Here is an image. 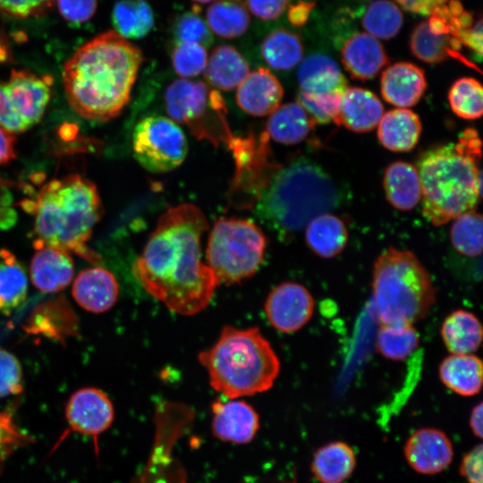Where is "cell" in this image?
Here are the masks:
<instances>
[{
	"label": "cell",
	"mask_w": 483,
	"mask_h": 483,
	"mask_svg": "<svg viewBox=\"0 0 483 483\" xmlns=\"http://www.w3.org/2000/svg\"><path fill=\"white\" fill-rule=\"evenodd\" d=\"M208 228L191 203L168 208L133 265L141 286L170 310L191 316L209 303L218 284L201 259V238Z\"/></svg>",
	"instance_id": "1"
},
{
	"label": "cell",
	"mask_w": 483,
	"mask_h": 483,
	"mask_svg": "<svg viewBox=\"0 0 483 483\" xmlns=\"http://www.w3.org/2000/svg\"><path fill=\"white\" fill-rule=\"evenodd\" d=\"M142 61L140 49L115 31L86 43L63 69L70 106L90 121L116 117L130 100Z\"/></svg>",
	"instance_id": "2"
},
{
	"label": "cell",
	"mask_w": 483,
	"mask_h": 483,
	"mask_svg": "<svg viewBox=\"0 0 483 483\" xmlns=\"http://www.w3.org/2000/svg\"><path fill=\"white\" fill-rule=\"evenodd\" d=\"M481 141L474 129H466L458 142L433 148L419 158L422 214L441 226L474 210L481 196Z\"/></svg>",
	"instance_id": "3"
},
{
	"label": "cell",
	"mask_w": 483,
	"mask_h": 483,
	"mask_svg": "<svg viewBox=\"0 0 483 483\" xmlns=\"http://www.w3.org/2000/svg\"><path fill=\"white\" fill-rule=\"evenodd\" d=\"M30 210L37 239L98 263V255L87 246L103 215L97 189L91 181L78 174L52 180L42 187Z\"/></svg>",
	"instance_id": "4"
},
{
	"label": "cell",
	"mask_w": 483,
	"mask_h": 483,
	"mask_svg": "<svg viewBox=\"0 0 483 483\" xmlns=\"http://www.w3.org/2000/svg\"><path fill=\"white\" fill-rule=\"evenodd\" d=\"M211 386L230 399L270 389L280 361L258 327L225 326L216 343L199 354Z\"/></svg>",
	"instance_id": "5"
},
{
	"label": "cell",
	"mask_w": 483,
	"mask_h": 483,
	"mask_svg": "<svg viewBox=\"0 0 483 483\" xmlns=\"http://www.w3.org/2000/svg\"><path fill=\"white\" fill-rule=\"evenodd\" d=\"M340 189L317 164L298 159L279 165L255 204L257 214L282 232L292 233L336 208Z\"/></svg>",
	"instance_id": "6"
},
{
	"label": "cell",
	"mask_w": 483,
	"mask_h": 483,
	"mask_svg": "<svg viewBox=\"0 0 483 483\" xmlns=\"http://www.w3.org/2000/svg\"><path fill=\"white\" fill-rule=\"evenodd\" d=\"M372 291L380 325H412L428 315L436 299L430 275L414 253L392 247L374 263Z\"/></svg>",
	"instance_id": "7"
},
{
	"label": "cell",
	"mask_w": 483,
	"mask_h": 483,
	"mask_svg": "<svg viewBox=\"0 0 483 483\" xmlns=\"http://www.w3.org/2000/svg\"><path fill=\"white\" fill-rule=\"evenodd\" d=\"M267 238L252 221L221 217L209 233L206 258L218 284H233L252 276L262 263Z\"/></svg>",
	"instance_id": "8"
},
{
	"label": "cell",
	"mask_w": 483,
	"mask_h": 483,
	"mask_svg": "<svg viewBox=\"0 0 483 483\" xmlns=\"http://www.w3.org/2000/svg\"><path fill=\"white\" fill-rule=\"evenodd\" d=\"M164 100L170 118L186 126L197 140L219 147L233 137L225 99L206 83L174 80L167 86Z\"/></svg>",
	"instance_id": "9"
},
{
	"label": "cell",
	"mask_w": 483,
	"mask_h": 483,
	"mask_svg": "<svg viewBox=\"0 0 483 483\" xmlns=\"http://www.w3.org/2000/svg\"><path fill=\"white\" fill-rule=\"evenodd\" d=\"M235 163L230 199L239 208H252L267 187L278 163L272 159L269 138L259 135L234 136L227 143Z\"/></svg>",
	"instance_id": "10"
},
{
	"label": "cell",
	"mask_w": 483,
	"mask_h": 483,
	"mask_svg": "<svg viewBox=\"0 0 483 483\" xmlns=\"http://www.w3.org/2000/svg\"><path fill=\"white\" fill-rule=\"evenodd\" d=\"M48 78L13 70L8 80L0 83V126L15 135L37 124L51 97Z\"/></svg>",
	"instance_id": "11"
},
{
	"label": "cell",
	"mask_w": 483,
	"mask_h": 483,
	"mask_svg": "<svg viewBox=\"0 0 483 483\" xmlns=\"http://www.w3.org/2000/svg\"><path fill=\"white\" fill-rule=\"evenodd\" d=\"M132 150L147 171L162 174L178 167L185 159L188 143L178 123L162 115H148L135 126Z\"/></svg>",
	"instance_id": "12"
},
{
	"label": "cell",
	"mask_w": 483,
	"mask_h": 483,
	"mask_svg": "<svg viewBox=\"0 0 483 483\" xmlns=\"http://www.w3.org/2000/svg\"><path fill=\"white\" fill-rule=\"evenodd\" d=\"M315 301L309 290L295 282H284L275 286L265 302L269 323L279 332L293 333L311 318Z\"/></svg>",
	"instance_id": "13"
},
{
	"label": "cell",
	"mask_w": 483,
	"mask_h": 483,
	"mask_svg": "<svg viewBox=\"0 0 483 483\" xmlns=\"http://www.w3.org/2000/svg\"><path fill=\"white\" fill-rule=\"evenodd\" d=\"M114 417L113 403L106 394L96 387H84L74 392L65 407L70 431L97 437L111 426Z\"/></svg>",
	"instance_id": "14"
},
{
	"label": "cell",
	"mask_w": 483,
	"mask_h": 483,
	"mask_svg": "<svg viewBox=\"0 0 483 483\" xmlns=\"http://www.w3.org/2000/svg\"><path fill=\"white\" fill-rule=\"evenodd\" d=\"M404 454L417 472L434 475L446 469L453 461V445L448 436L436 428H420L407 439Z\"/></svg>",
	"instance_id": "15"
},
{
	"label": "cell",
	"mask_w": 483,
	"mask_h": 483,
	"mask_svg": "<svg viewBox=\"0 0 483 483\" xmlns=\"http://www.w3.org/2000/svg\"><path fill=\"white\" fill-rule=\"evenodd\" d=\"M35 253L30 266V279L43 292H57L72 280L73 259L64 249L44 243L38 239L33 242Z\"/></svg>",
	"instance_id": "16"
},
{
	"label": "cell",
	"mask_w": 483,
	"mask_h": 483,
	"mask_svg": "<svg viewBox=\"0 0 483 483\" xmlns=\"http://www.w3.org/2000/svg\"><path fill=\"white\" fill-rule=\"evenodd\" d=\"M212 433L225 442L247 444L259 428L258 413L244 401H216L212 405Z\"/></svg>",
	"instance_id": "17"
},
{
	"label": "cell",
	"mask_w": 483,
	"mask_h": 483,
	"mask_svg": "<svg viewBox=\"0 0 483 483\" xmlns=\"http://www.w3.org/2000/svg\"><path fill=\"white\" fill-rule=\"evenodd\" d=\"M284 88L269 71L259 68L250 72L237 87L236 103L245 113L261 117L272 114L281 104Z\"/></svg>",
	"instance_id": "18"
},
{
	"label": "cell",
	"mask_w": 483,
	"mask_h": 483,
	"mask_svg": "<svg viewBox=\"0 0 483 483\" xmlns=\"http://www.w3.org/2000/svg\"><path fill=\"white\" fill-rule=\"evenodd\" d=\"M72 294L83 309L102 313L116 302L119 286L114 275L106 268L95 267L80 271L72 284Z\"/></svg>",
	"instance_id": "19"
},
{
	"label": "cell",
	"mask_w": 483,
	"mask_h": 483,
	"mask_svg": "<svg viewBox=\"0 0 483 483\" xmlns=\"http://www.w3.org/2000/svg\"><path fill=\"white\" fill-rule=\"evenodd\" d=\"M427 89L422 69L414 64L398 62L382 73L380 90L384 99L399 108L415 106Z\"/></svg>",
	"instance_id": "20"
},
{
	"label": "cell",
	"mask_w": 483,
	"mask_h": 483,
	"mask_svg": "<svg viewBox=\"0 0 483 483\" xmlns=\"http://www.w3.org/2000/svg\"><path fill=\"white\" fill-rule=\"evenodd\" d=\"M341 58L350 75L362 80L374 78L389 63L383 45L365 32L354 33L344 42Z\"/></svg>",
	"instance_id": "21"
},
{
	"label": "cell",
	"mask_w": 483,
	"mask_h": 483,
	"mask_svg": "<svg viewBox=\"0 0 483 483\" xmlns=\"http://www.w3.org/2000/svg\"><path fill=\"white\" fill-rule=\"evenodd\" d=\"M383 114L384 106L373 92L364 88L351 87L342 96L335 123L363 133L375 129Z\"/></svg>",
	"instance_id": "22"
},
{
	"label": "cell",
	"mask_w": 483,
	"mask_h": 483,
	"mask_svg": "<svg viewBox=\"0 0 483 483\" xmlns=\"http://www.w3.org/2000/svg\"><path fill=\"white\" fill-rule=\"evenodd\" d=\"M302 92L311 95L343 94L347 80L336 62L327 55L317 53L302 61L298 70Z\"/></svg>",
	"instance_id": "23"
},
{
	"label": "cell",
	"mask_w": 483,
	"mask_h": 483,
	"mask_svg": "<svg viewBox=\"0 0 483 483\" xmlns=\"http://www.w3.org/2000/svg\"><path fill=\"white\" fill-rule=\"evenodd\" d=\"M421 130V122L414 112L407 108H395L382 115L377 124V137L386 148L405 152L416 146Z\"/></svg>",
	"instance_id": "24"
},
{
	"label": "cell",
	"mask_w": 483,
	"mask_h": 483,
	"mask_svg": "<svg viewBox=\"0 0 483 483\" xmlns=\"http://www.w3.org/2000/svg\"><path fill=\"white\" fill-rule=\"evenodd\" d=\"M383 185L388 202L396 209L410 211L421 199V187L417 167L396 161L385 170Z\"/></svg>",
	"instance_id": "25"
},
{
	"label": "cell",
	"mask_w": 483,
	"mask_h": 483,
	"mask_svg": "<svg viewBox=\"0 0 483 483\" xmlns=\"http://www.w3.org/2000/svg\"><path fill=\"white\" fill-rule=\"evenodd\" d=\"M207 81L215 89L230 91L237 88L250 72L248 62L233 47H216L204 70Z\"/></svg>",
	"instance_id": "26"
},
{
	"label": "cell",
	"mask_w": 483,
	"mask_h": 483,
	"mask_svg": "<svg viewBox=\"0 0 483 483\" xmlns=\"http://www.w3.org/2000/svg\"><path fill=\"white\" fill-rule=\"evenodd\" d=\"M438 371L442 383L459 395L473 396L481 390L483 366L474 354H451L442 360Z\"/></svg>",
	"instance_id": "27"
},
{
	"label": "cell",
	"mask_w": 483,
	"mask_h": 483,
	"mask_svg": "<svg viewBox=\"0 0 483 483\" xmlns=\"http://www.w3.org/2000/svg\"><path fill=\"white\" fill-rule=\"evenodd\" d=\"M76 316L64 298H57L38 306L31 314L25 329L55 340H64L76 334Z\"/></svg>",
	"instance_id": "28"
},
{
	"label": "cell",
	"mask_w": 483,
	"mask_h": 483,
	"mask_svg": "<svg viewBox=\"0 0 483 483\" xmlns=\"http://www.w3.org/2000/svg\"><path fill=\"white\" fill-rule=\"evenodd\" d=\"M440 334L451 354H472L481 344L483 330L472 312L456 309L445 318Z\"/></svg>",
	"instance_id": "29"
},
{
	"label": "cell",
	"mask_w": 483,
	"mask_h": 483,
	"mask_svg": "<svg viewBox=\"0 0 483 483\" xmlns=\"http://www.w3.org/2000/svg\"><path fill=\"white\" fill-rule=\"evenodd\" d=\"M306 111L297 103L279 106L267 122L265 132L269 140L293 145L303 141L315 126Z\"/></svg>",
	"instance_id": "30"
},
{
	"label": "cell",
	"mask_w": 483,
	"mask_h": 483,
	"mask_svg": "<svg viewBox=\"0 0 483 483\" xmlns=\"http://www.w3.org/2000/svg\"><path fill=\"white\" fill-rule=\"evenodd\" d=\"M305 239L314 253L324 258H331L345 248L348 231L341 218L330 213H322L306 225Z\"/></svg>",
	"instance_id": "31"
},
{
	"label": "cell",
	"mask_w": 483,
	"mask_h": 483,
	"mask_svg": "<svg viewBox=\"0 0 483 483\" xmlns=\"http://www.w3.org/2000/svg\"><path fill=\"white\" fill-rule=\"evenodd\" d=\"M356 456L352 448L343 442H331L314 453L311 470L320 483H343L353 472Z\"/></svg>",
	"instance_id": "32"
},
{
	"label": "cell",
	"mask_w": 483,
	"mask_h": 483,
	"mask_svg": "<svg viewBox=\"0 0 483 483\" xmlns=\"http://www.w3.org/2000/svg\"><path fill=\"white\" fill-rule=\"evenodd\" d=\"M28 293V277L22 265L14 254L0 250V314L9 315L25 300Z\"/></svg>",
	"instance_id": "33"
},
{
	"label": "cell",
	"mask_w": 483,
	"mask_h": 483,
	"mask_svg": "<svg viewBox=\"0 0 483 483\" xmlns=\"http://www.w3.org/2000/svg\"><path fill=\"white\" fill-rule=\"evenodd\" d=\"M410 47L418 59L428 64H439L453 57L470 68L477 69L476 65L460 52L453 50L451 36L433 34L428 29V21H422L414 28L410 38Z\"/></svg>",
	"instance_id": "34"
},
{
	"label": "cell",
	"mask_w": 483,
	"mask_h": 483,
	"mask_svg": "<svg viewBox=\"0 0 483 483\" xmlns=\"http://www.w3.org/2000/svg\"><path fill=\"white\" fill-rule=\"evenodd\" d=\"M260 51L263 59L271 68L288 71L301 61L303 45L297 34L279 29L265 38Z\"/></svg>",
	"instance_id": "35"
},
{
	"label": "cell",
	"mask_w": 483,
	"mask_h": 483,
	"mask_svg": "<svg viewBox=\"0 0 483 483\" xmlns=\"http://www.w3.org/2000/svg\"><path fill=\"white\" fill-rule=\"evenodd\" d=\"M206 23L210 31L220 38L242 36L250 25L247 8L234 0H219L207 10Z\"/></svg>",
	"instance_id": "36"
},
{
	"label": "cell",
	"mask_w": 483,
	"mask_h": 483,
	"mask_svg": "<svg viewBox=\"0 0 483 483\" xmlns=\"http://www.w3.org/2000/svg\"><path fill=\"white\" fill-rule=\"evenodd\" d=\"M112 21L122 37L140 38L152 30L154 16L150 6L142 0H121L114 6Z\"/></svg>",
	"instance_id": "37"
},
{
	"label": "cell",
	"mask_w": 483,
	"mask_h": 483,
	"mask_svg": "<svg viewBox=\"0 0 483 483\" xmlns=\"http://www.w3.org/2000/svg\"><path fill=\"white\" fill-rule=\"evenodd\" d=\"M419 343V334L410 324H381L376 337L377 352L395 361L406 360Z\"/></svg>",
	"instance_id": "38"
},
{
	"label": "cell",
	"mask_w": 483,
	"mask_h": 483,
	"mask_svg": "<svg viewBox=\"0 0 483 483\" xmlns=\"http://www.w3.org/2000/svg\"><path fill=\"white\" fill-rule=\"evenodd\" d=\"M400 9L389 0H374L366 9L361 23L375 38L390 39L397 35L402 25Z\"/></svg>",
	"instance_id": "39"
},
{
	"label": "cell",
	"mask_w": 483,
	"mask_h": 483,
	"mask_svg": "<svg viewBox=\"0 0 483 483\" xmlns=\"http://www.w3.org/2000/svg\"><path fill=\"white\" fill-rule=\"evenodd\" d=\"M482 216L476 210L468 211L453 220L450 239L461 254L475 258L481 255L483 242Z\"/></svg>",
	"instance_id": "40"
},
{
	"label": "cell",
	"mask_w": 483,
	"mask_h": 483,
	"mask_svg": "<svg viewBox=\"0 0 483 483\" xmlns=\"http://www.w3.org/2000/svg\"><path fill=\"white\" fill-rule=\"evenodd\" d=\"M448 100L453 112L461 118L475 120L482 115V86L474 78L455 80L449 89Z\"/></svg>",
	"instance_id": "41"
},
{
	"label": "cell",
	"mask_w": 483,
	"mask_h": 483,
	"mask_svg": "<svg viewBox=\"0 0 483 483\" xmlns=\"http://www.w3.org/2000/svg\"><path fill=\"white\" fill-rule=\"evenodd\" d=\"M208 54L205 47L199 44L178 42L172 52V65L179 76L189 79L204 72Z\"/></svg>",
	"instance_id": "42"
},
{
	"label": "cell",
	"mask_w": 483,
	"mask_h": 483,
	"mask_svg": "<svg viewBox=\"0 0 483 483\" xmlns=\"http://www.w3.org/2000/svg\"><path fill=\"white\" fill-rule=\"evenodd\" d=\"M175 37L178 42L199 44L203 47L212 42L210 30L197 11L183 13L175 22Z\"/></svg>",
	"instance_id": "43"
},
{
	"label": "cell",
	"mask_w": 483,
	"mask_h": 483,
	"mask_svg": "<svg viewBox=\"0 0 483 483\" xmlns=\"http://www.w3.org/2000/svg\"><path fill=\"white\" fill-rule=\"evenodd\" d=\"M22 377L18 359L0 348V398L19 394L23 389Z\"/></svg>",
	"instance_id": "44"
},
{
	"label": "cell",
	"mask_w": 483,
	"mask_h": 483,
	"mask_svg": "<svg viewBox=\"0 0 483 483\" xmlns=\"http://www.w3.org/2000/svg\"><path fill=\"white\" fill-rule=\"evenodd\" d=\"M61 15L70 22L80 24L96 12L97 0H56Z\"/></svg>",
	"instance_id": "45"
},
{
	"label": "cell",
	"mask_w": 483,
	"mask_h": 483,
	"mask_svg": "<svg viewBox=\"0 0 483 483\" xmlns=\"http://www.w3.org/2000/svg\"><path fill=\"white\" fill-rule=\"evenodd\" d=\"M54 0H0V11L19 18L38 15L51 6Z\"/></svg>",
	"instance_id": "46"
},
{
	"label": "cell",
	"mask_w": 483,
	"mask_h": 483,
	"mask_svg": "<svg viewBox=\"0 0 483 483\" xmlns=\"http://www.w3.org/2000/svg\"><path fill=\"white\" fill-rule=\"evenodd\" d=\"M482 453V445L479 444L462 458L460 474L468 483H483Z\"/></svg>",
	"instance_id": "47"
},
{
	"label": "cell",
	"mask_w": 483,
	"mask_h": 483,
	"mask_svg": "<svg viewBox=\"0 0 483 483\" xmlns=\"http://www.w3.org/2000/svg\"><path fill=\"white\" fill-rule=\"evenodd\" d=\"M289 0H246L252 14L261 20L278 18L288 5Z\"/></svg>",
	"instance_id": "48"
},
{
	"label": "cell",
	"mask_w": 483,
	"mask_h": 483,
	"mask_svg": "<svg viewBox=\"0 0 483 483\" xmlns=\"http://www.w3.org/2000/svg\"><path fill=\"white\" fill-rule=\"evenodd\" d=\"M456 38L462 45L466 46L476 55L479 56V60L482 56V18L479 17L477 22L470 29H462L456 32L453 36Z\"/></svg>",
	"instance_id": "49"
},
{
	"label": "cell",
	"mask_w": 483,
	"mask_h": 483,
	"mask_svg": "<svg viewBox=\"0 0 483 483\" xmlns=\"http://www.w3.org/2000/svg\"><path fill=\"white\" fill-rule=\"evenodd\" d=\"M406 11L420 15H429L433 9L448 0H395Z\"/></svg>",
	"instance_id": "50"
},
{
	"label": "cell",
	"mask_w": 483,
	"mask_h": 483,
	"mask_svg": "<svg viewBox=\"0 0 483 483\" xmlns=\"http://www.w3.org/2000/svg\"><path fill=\"white\" fill-rule=\"evenodd\" d=\"M315 4V2L299 1L297 4L291 5L288 11L290 23L297 27L304 25Z\"/></svg>",
	"instance_id": "51"
},
{
	"label": "cell",
	"mask_w": 483,
	"mask_h": 483,
	"mask_svg": "<svg viewBox=\"0 0 483 483\" xmlns=\"http://www.w3.org/2000/svg\"><path fill=\"white\" fill-rule=\"evenodd\" d=\"M15 141V135L0 126V165L16 157Z\"/></svg>",
	"instance_id": "52"
},
{
	"label": "cell",
	"mask_w": 483,
	"mask_h": 483,
	"mask_svg": "<svg viewBox=\"0 0 483 483\" xmlns=\"http://www.w3.org/2000/svg\"><path fill=\"white\" fill-rule=\"evenodd\" d=\"M482 402H479L472 409L470 416V428L479 438L482 436Z\"/></svg>",
	"instance_id": "53"
},
{
	"label": "cell",
	"mask_w": 483,
	"mask_h": 483,
	"mask_svg": "<svg viewBox=\"0 0 483 483\" xmlns=\"http://www.w3.org/2000/svg\"><path fill=\"white\" fill-rule=\"evenodd\" d=\"M429 30L435 35H448L449 25L446 21L437 16L431 15L428 22Z\"/></svg>",
	"instance_id": "54"
},
{
	"label": "cell",
	"mask_w": 483,
	"mask_h": 483,
	"mask_svg": "<svg viewBox=\"0 0 483 483\" xmlns=\"http://www.w3.org/2000/svg\"><path fill=\"white\" fill-rule=\"evenodd\" d=\"M462 29H470L473 22V13L470 12L463 11L462 13L457 17Z\"/></svg>",
	"instance_id": "55"
},
{
	"label": "cell",
	"mask_w": 483,
	"mask_h": 483,
	"mask_svg": "<svg viewBox=\"0 0 483 483\" xmlns=\"http://www.w3.org/2000/svg\"><path fill=\"white\" fill-rule=\"evenodd\" d=\"M447 7L453 17H459L464 11L462 3L458 0H451Z\"/></svg>",
	"instance_id": "56"
},
{
	"label": "cell",
	"mask_w": 483,
	"mask_h": 483,
	"mask_svg": "<svg viewBox=\"0 0 483 483\" xmlns=\"http://www.w3.org/2000/svg\"><path fill=\"white\" fill-rule=\"evenodd\" d=\"M195 3H198V4H207V3H210V2H213L215 0H191Z\"/></svg>",
	"instance_id": "57"
}]
</instances>
